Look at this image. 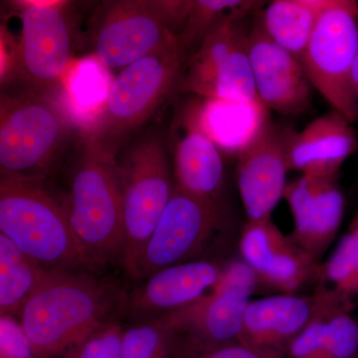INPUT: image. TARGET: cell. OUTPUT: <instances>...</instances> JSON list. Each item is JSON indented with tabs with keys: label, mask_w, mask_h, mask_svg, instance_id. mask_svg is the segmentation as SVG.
I'll use <instances>...</instances> for the list:
<instances>
[{
	"label": "cell",
	"mask_w": 358,
	"mask_h": 358,
	"mask_svg": "<svg viewBox=\"0 0 358 358\" xmlns=\"http://www.w3.org/2000/svg\"><path fill=\"white\" fill-rule=\"evenodd\" d=\"M72 122L50 96L2 91L0 174L43 185L67 152Z\"/></svg>",
	"instance_id": "3"
},
{
	"label": "cell",
	"mask_w": 358,
	"mask_h": 358,
	"mask_svg": "<svg viewBox=\"0 0 358 358\" xmlns=\"http://www.w3.org/2000/svg\"><path fill=\"white\" fill-rule=\"evenodd\" d=\"M292 131L268 121L255 140L237 155L238 188L248 220L270 219L284 197Z\"/></svg>",
	"instance_id": "14"
},
{
	"label": "cell",
	"mask_w": 358,
	"mask_h": 358,
	"mask_svg": "<svg viewBox=\"0 0 358 358\" xmlns=\"http://www.w3.org/2000/svg\"><path fill=\"white\" fill-rule=\"evenodd\" d=\"M127 298L114 282L48 270L17 320L39 358H75L92 334L124 313Z\"/></svg>",
	"instance_id": "1"
},
{
	"label": "cell",
	"mask_w": 358,
	"mask_h": 358,
	"mask_svg": "<svg viewBox=\"0 0 358 358\" xmlns=\"http://www.w3.org/2000/svg\"><path fill=\"white\" fill-rule=\"evenodd\" d=\"M268 112L261 101L199 100L202 127L220 152L229 155H239L255 140L268 122Z\"/></svg>",
	"instance_id": "21"
},
{
	"label": "cell",
	"mask_w": 358,
	"mask_h": 358,
	"mask_svg": "<svg viewBox=\"0 0 358 358\" xmlns=\"http://www.w3.org/2000/svg\"><path fill=\"white\" fill-rule=\"evenodd\" d=\"M176 336V334H174ZM173 358H279L267 355L240 341L208 345L176 336Z\"/></svg>",
	"instance_id": "29"
},
{
	"label": "cell",
	"mask_w": 358,
	"mask_h": 358,
	"mask_svg": "<svg viewBox=\"0 0 358 358\" xmlns=\"http://www.w3.org/2000/svg\"><path fill=\"white\" fill-rule=\"evenodd\" d=\"M317 306L315 292L279 294L251 301L245 312L239 341L259 352L282 358L313 320Z\"/></svg>",
	"instance_id": "18"
},
{
	"label": "cell",
	"mask_w": 358,
	"mask_h": 358,
	"mask_svg": "<svg viewBox=\"0 0 358 358\" xmlns=\"http://www.w3.org/2000/svg\"><path fill=\"white\" fill-rule=\"evenodd\" d=\"M124 329L115 320L96 331L82 345L75 358H122Z\"/></svg>",
	"instance_id": "30"
},
{
	"label": "cell",
	"mask_w": 358,
	"mask_h": 358,
	"mask_svg": "<svg viewBox=\"0 0 358 358\" xmlns=\"http://www.w3.org/2000/svg\"><path fill=\"white\" fill-rule=\"evenodd\" d=\"M315 292V315L282 358H358L357 320L327 284Z\"/></svg>",
	"instance_id": "20"
},
{
	"label": "cell",
	"mask_w": 358,
	"mask_h": 358,
	"mask_svg": "<svg viewBox=\"0 0 358 358\" xmlns=\"http://www.w3.org/2000/svg\"><path fill=\"white\" fill-rule=\"evenodd\" d=\"M20 44L2 81L14 82L20 92L49 95L68 72L71 59L69 23L59 4L21 6Z\"/></svg>",
	"instance_id": "10"
},
{
	"label": "cell",
	"mask_w": 358,
	"mask_h": 358,
	"mask_svg": "<svg viewBox=\"0 0 358 358\" xmlns=\"http://www.w3.org/2000/svg\"><path fill=\"white\" fill-rule=\"evenodd\" d=\"M187 53L180 42L162 47L120 71L84 141L96 154L115 160L131 136L176 90Z\"/></svg>",
	"instance_id": "2"
},
{
	"label": "cell",
	"mask_w": 358,
	"mask_h": 358,
	"mask_svg": "<svg viewBox=\"0 0 358 358\" xmlns=\"http://www.w3.org/2000/svg\"><path fill=\"white\" fill-rule=\"evenodd\" d=\"M179 115L171 133L174 187L197 199L221 201L223 157L200 122L199 101L188 103Z\"/></svg>",
	"instance_id": "17"
},
{
	"label": "cell",
	"mask_w": 358,
	"mask_h": 358,
	"mask_svg": "<svg viewBox=\"0 0 358 358\" xmlns=\"http://www.w3.org/2000/svg\"><path fill=\"white\" fill-rule=\"evenodd\" d=\"M115 166L124 223L122 265L136 279L145 247L173 194V174L166 143L155 134L124 145Z\"/></svg>",
	"instance_id": "6"
},
{
	"label": "cell",
	"mask_w": 358,
	"mask_h": 358,
	"mask_svg": "<svg viewBox=\"0 0 358 358\" xmlns=\"http://www.w3.org/2000/svg\"><path fill=\"white\" fill-rule=\"evenodd\" d=\"M0 234L46 270L90 267L62 205L43 185L0 178Z\"/></svg>",
	"instance_id": "5"
},
{
	"label": "cell",
	"mask_w": 358,
	"mask_h": 358,
	"mask_svg": "<svg viewBox=\"0 0 358 358\" xmlns=\"http://www.w3.org/2000/svg\"><path fill=\"white\" fill-rule=\"evenodd\" d=\"M322 282H329L348 310L358 296V210L333 255L322 264Z\"/></svg>",
	"instance_id": "26"
},
{
	"label": "cell",
	"mask_w": 358,
	"mask_h": 358,
	"mask_svg": "<svg viewBox=\"0 0 358 358\" xmlns=\"http://www.w3.org/2000/svg\"><path fill=\"white\" fill-rule=\"evenodd\" d=\"M265 3L258 0H192L179 42L186 53L196 45L199 48L212 30L229 20L255 16Z\"/></svg>",
	"instance_id": "25"
},
{
	"label": "cell",
	"mask_w": 358,
	"mask_h": 358,
	"mask_svg": "<svg viewBox=\"0 0 358 358\" xmlns=\"http://www.w3.org/2000/svg\"><path fill=\"white\" fill-rule=\"evenodd\" d=\"M100 66L102 64L96 59L82 61L67 79V89L70 90L73 103L82 110L92 109L100 102L103 106L109 95L110 85H108V78Z\"/></svg>",
	"instance_id": "28"
},
{
	"label": "cell",
	"mask_w": 358,
	"mask_h": 358,
	"mask_svg": "<svg viewBox=\"0 0 358 358\" xmlns=\"http://www.w3.org/2000/svg\"><path fill=\"white\" fill-rule=\"evenodd\" d=\"M239 251L259 285L280 294H298L310 285L322 282V263L282 234L271 218L245 223Z\"/></svg>",
	"instance_id": "12"
},
{
	"label": "cell",
	"mask_w": 358,
	"mask_h": 358,
	"mask_svg": "<svg viewBox=\"0 0 358 358\" xmlns=\"http://www.w3.org/2000/svg\"><path fill=\"white\" fill-rule=\"evenodd\" d=\"M225 265L205 259L162 268L128 294L124 315L150 322L197 303L217 289Z\"/></svg>",
	"instance_id": "15"
},
{
	"label": "cell",
	"mask_w": 358,
	"mask_h": 358,
	"mask_svg": "<svg viewBox=\"0 0 358 358\" xmlns=\"http://www.w3.org/2000/svg\"><path fill=\"white\" fill-rule=\"evenodd\" d=\"M334 0H275L258 13L264 31L296 58H301L322 14Z\"/></svg>",
	"instance_id": "23"
},
{
	"label": "cell",
	"mask_w": 358,
	"mask_h": 358,
	"mask_svg": "<svg viewBox=\"0 0 358 358\" xmlns=\"http://www.w3.org/2000/svg\"><path fill=\"white\" fill-rule=\"evenodd\" d=\"M258 285L255 273L243 260L230 261L213 294L164 317L176 336L195 343L239 341L245 312Z\"/></svg>",
	"instance_id": "11"
},
{
	"label": "cell",
	"mask_w": 358,
	"mask_h": 358,
	"mask_svg": "<svg viewBox=\"0 0 358 358\" xmlns=\"http://www.w3.org/2000/svg\"><path fill=\"white\" fill-rule=\"evenodd\" d=\"M47 271L0 234V315L18 319Z\"/></svg>",
	"instance_id": "24"
},
{
	"label": "cell",
	"mask_w": 358,
	"mask_h": 358,
	"mask_svg": "<svg viewBox=\"0 0 358 358\" xmlns=\"http://www.w3.org/2000/svg\"><path fill=\"white\" fill-rule=\"evenodd\" d=\"M250 18L229 20L212 30L196 51L186 59L176 91L203 96L221 65L248 38Z\"/></svg>",
	"instance_id": "22"
},
{
	"label": "cell",
	"mask_w": 358,
	"mask_h": 358,
	"mask_svg": "<svg viewBox=\"0 0 358 358\" xmlns=\"http://www.w3.org/2000/svg\"><path fill=\"white\" fill-rule=\"evenodd\" d=\"M358 150L352 124L336 110L320 115L303 131H292L288 145L289 171L301 176H338L350 155Z\"/></svg>",
	"instance_id": "19"
},
{
	"label": "cell",
	"mask_w": 358,
	"mask_h": 358,
	"mask_svg": "<svg viewBox=\"0 0 358 358\" xmlns=\"http://www.w3.org/2000/svg\"><path fill=\"white\" fill-rule=\"evenodd\" d=\"M357 55L358 2L334 0L317 21L301 62L313 88L352 124V73Z\"/></svg>",
	"instance_id": "9"
},
{
	"label": "cell",
	"mask_w": 358,
	"mask_h": 358,
	"mask_svg": "<svg viewBox=\"0 0 358 358\" xmlns=\"http://www.w3.org/2000/svg\"><path fill=\"white\" fill-rule=\"evenodd\" d=\"M228 222L221 201L197 199L174 187L141 257L136 279H147L178 264L205 260L226 236Z\"/></svg>",
	"instance_id": "8"
},
{
	"label": "cell",
	"mask_w": 358,
	"mask_h": 358,
	"mask_svg": "<svg viewBox=\"0 0 358 358\" xmlns=\"http://www.w3.org/2000/svg\"><path fill=\"white\" fill-rule=\"evenodd\" d=\"M73 157L69 192L59 202L90 267L122 264L124 223L115 160L96 154L85 141Z\"/></svg>",
	"instance_id": "4"
},
{
	"label": "cell",
	"mask_w": 358,
	"mask_h": 358,
	"mask_svg": "<svg viewBox=\"0 0 358 358\" xmlns=\"http://www.w3.org/2000/svg\"><path fill=\"white\" fill-rule=\"evenodd\" d=\"M247 51L257 96L268 110L299 115L312 105V84L300 59L264 31L258 13L247 38Z\"/></svg>",
	"instance_id": "13"
},
{
	"label": "cell",
	"mask_w": 358,
	"mask_h": 358,
	"mask_svg": "<svg viewBox=\"0 0 358 358\" xmlns=\"http://www.w3.org/2000/svg\"><path fill=\"white\" fill-rule=\"evenodd\" d=\"M352 92L355 103V122L358 124V55L355 59L352 73Z\"/></svg>",
	"instance_id": "32"
},
{
	"label": "cell",
	"mask_w": 358,
	"mask_h": 358,
	"mask_svg": "<svg viewBox=\"0 0 358 358\" xmlns=\"http://www.w3.org/2000/svg\"><path fill=\"white\" fill-rule=\"evenodd\" d=\"M284 199L294 218L289 236L320 262L345 215V199L338 176H301L287 185Z\"/></svg>",
	"instance_id": "16"
},
{
	"label": "cell",
	"mask_w": 358,
	"mask_h": 358,
	"mask_svg": "<svg viewBox=\"0 0 358 358\" xmlns=\"http://www.w3.org/2000/svg\"><path fill=\"white\" fill-rule=\"evenodd\" d=\"M192 1H102L90 23L93 54L106 69H124L178 41Z\"/></svg>",
	"instance_id": "7"
},
{
	"label": "cell",
	"mask_w": 358,
	"mask_h": 358,
	"mask_svg": "<svg viewBox=\"0 0 358 358\" xmlns=\"http://www.w3.org/2000/svg\"><path fill=\"white\" fill-rule=\"evenodd\" d=\"M0 358H39L16 317L0 315Z\"/></svg>",
	"instance_id": "31"
},
{
	"label": "cell",
	"mask_w": 358,
	"mask_h": 358,
	"mask_svg": "<svg viewBox=\"0 0 358 358\" xmlns=\"http://www.w3.org/2000/svg\"><path fill=\"white\" fill-rule=\"evenodd\" d=\"M176 336L164 317L126 329L122 358H173Z\"/></svg>",
	"instance_id": "27"
},
{
	"label": "cell",
	"mask_w": 358,
	"mask_h": 358,
	"mask_svg": "<svg viewBox=\"0 0 358 358\" xmlns=\"http://www.w3.org/2000/svg\"><path fill=\"white\" fill-rule=\"evenodd\" d=\"M357 322H358V319H357Z\"/></svg>",
	"instance_id": "33"
}]
</instances>
